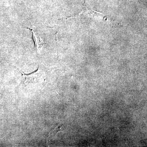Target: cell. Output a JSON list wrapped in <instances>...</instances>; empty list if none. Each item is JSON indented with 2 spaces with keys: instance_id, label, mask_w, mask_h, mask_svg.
I'll use <instances>...</instances> for the list:
<instances>
[{
  "instance_id": "obj_1",
  "label": "cell",
  "mask_w": 147,
  "mask_h": 147,
  "mask_svg": "<svg viewBox=\"0 0 147 147\" xmlns=\"http://www.w3.org/2000/svg\"><path fill=\"white\" fill-rule=\"evenodd\" d=\"M40 67L32 73L26 74L19 70L22 74V79L24 84L28 85L30 84H36L40 82L43 75V72L40 70Z\"/></svg>"
},
{
  "instance_id": "obj_2",
  "label": "cell",
  "mask_w": 147,
  "mask_h": 147,
  "mask_svg": "<svg viewBox=\"0 0 147 147\" xmlns=\"http://www.w3.org/2000/svg\"><path fill=\"white\" fill-rule=\"evenodd\" d=\"M31 29L32 32L33 38L34 41L35 47H36L38 51H40L44 45V42L43 40L42 39L38 33L36 31L34 28Z\"/></svg>"
}]
</instances>
